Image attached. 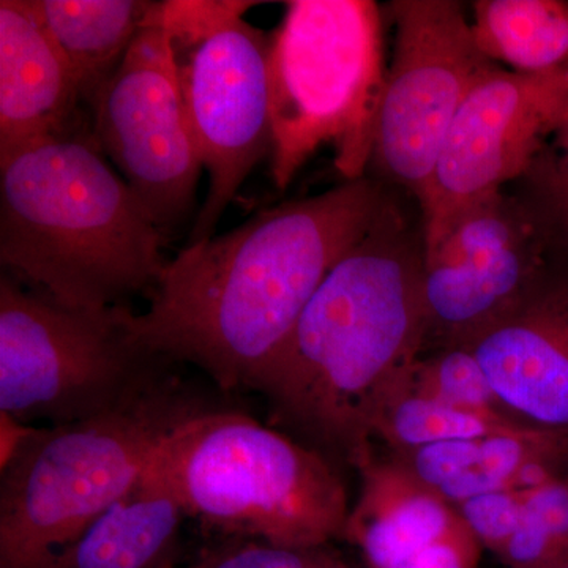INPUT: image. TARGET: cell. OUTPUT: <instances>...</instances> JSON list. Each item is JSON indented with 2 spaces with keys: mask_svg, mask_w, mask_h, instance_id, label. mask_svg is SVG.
Segmentation results:
<instances>
[{
  "mask_svg": "<svg viewBox=\"0 0 568 568\" xmlns=\"http://www.w3.org/2000/svg\"><path fill=\"white\" fill-rule=\"evenodd\" d=\"M387 204L379 183L355 179L183 246L149 308L130 312V334L155 357L196 366L226 394L252 390L325 276Z\"/></svg>",
  "mask_w": 568,
  "mask_h": 568,
  "instance_id": "1",
  "label": "cell"
},
{
  "mask_svg": "<svg viewBox=\"0 0 568 568\" xmlns=\"http://www.w3.org/2000/svg\"><path fill=\"white\" fill-rule=\"evenodd\" d=\"M424 242L390 203L334 265L252 390L313 448L357 469L425 351Z\"/></svg>",
  "mask_w": 568,
  "mask_h": 568,
  "instance_id": "2",
  "label": "cell"
},
{
  "mask_svg": "<svg viewBox=\"0 0 568 568\" xmlns=\"http://www.w3.org/2000/svg\"><path fill=\"white\" fill-rule=\"evenodd\" d=\"M164 242L93 134L0 156V263L59 304L97 312L152 291Z\"/></svg>",
  "mask_w": 568,
  "mask_h": 568,
  "instance_id": "3",
  "label": "cell"
},
{
  "mask_svg": "<svg viewBox=\"0 0 568 568\" xmlns=\"http://www.w3.org/2000/svg\"><path fill=\"white\" fill-rule=\"evenodd\" d=\"M144 476L205 528L276 547L324 548L345 538L353 507L331 458L246 414L213 406L163 437Z\"/></svg>",
  "mask_w": 568,
  "mask_h": 568,
  "instance_id": "4",
  "label": "cell"
},
{
  "mask_svg": "<svg viewBox=\"0 0 568 568\" xmlns=\"http://www.w3.org/2000/svg\"><path fill=\"white\" fill-rule=\"evenodd\" d=\"M211 407L181 377L71 424L37 426L2 465L0 568H52L144 476L163 437Z\"/></svg>",
  "mask_w": 568,
  "mask_h": 568,
  "instance_id": "5",
  "label": "cell"
},
{
  "mask_svg": "<svg viewBox=\"0 0 568 568\" xmlns=\"http://www.w3.org/2000/svg\"><path fill=\"white\" fill-rule=\"evenodd\" d=\"M383 17L372 0H291L271 36V170L284 190L331 145L345 181L365 178L386 84Z\"/></svg>",
  "mask_w": 568,
  "mask_h": 568,
  "instance_id": "6",
  "label": "cell"
},
{
  "mask_svg": "<svg viewBox=\"0 0 568 568\" xmlns=\"http://www.w3.org/2000/svg\"><path fill=\"white\" fill-rule=\"evenodd\" d=\"M129 306L71 308L0 275V414L24 425L106 413L173 375L134 342Z\"/></svg>",
  "mask_w": 568,
  "mask_h": 568,
  "instance_id": "7",
  "label": "cell"
},
{
  "mask_svg": "<svg viewBox=\"0 0 568 568\" xmlns=\"http://www.w3.org/2000/svg\"><path fill=\"white\" fill-rule=\"evenodd\" d=\"M257 2L164 0L183 103L209 190L186 245L215 235L245 179L271 153V36L245 20Z\"/></svg>",
  "mask_w": 568,
  "mask_h": 568,
  "instance_id": "8",
  "label": "cell"
},
{
  "mask_svg": "<svg viewBox=\"0 0 568 568\" xmlns=\"http://www.w3.org/2000/svg\"><path fill=\"white\" fill-rule=\"evenodd\" d=\"M394 52L377 112L372 162L424 196L440 145L478 77L496 67L455 0H396Z\"/></svg>",
  "mask_w": 568,
  "mask_h": 568,
  "instance_id": "9",
  "label": "cell"
},
{
  "mask_svg": "<svg viewBox=\"0 0 568 568\" xmlns=\"http://www.w3.org/2000/svg\"><path fill=\"white\" fill-rule=\"evenodd\" d=\"M568 99V63L545 73L493 67L459 104L440 145L422 212L424 254L474 205L517 183L555 129Z\"/></svg>",
  "mask_w": 568,
  "mask_h": 568,
  "instance_id": "10",
  "label": "cell"
},
{
  "mask_svg": "<svg viewBox=\"0 0 568 568\" xmlns=\"http://www.w3.org/2000/svg\"><path fill=\"white\" fill-rule=\"evenodd\" d=\"M92 112L93 140L166 237L192 215L204 166L160 2Z\"/></svg>",
  "mask_w": 568,
  "mask_h": 568,
  "instance_id": "11",
  "label": "cell"
},
{
  "mask_svg": "<svg viewBox=\"0 0 568 568\" xmlns=\"http://www.w3.org/2000/svg\"><path fill=\"white\" fill-rule=\"evenodd\" d=\"M544 237L515 194L474 205L433 252L424 254L426 339L465 346L538 286Z\"/></svg>",
  "mask_w": 568,
  "mask_h": 568,
  "instance_id": "12",
  "label": "cell"
},
{
  "mask_svg": "<svg viewBox=\"0 0 568 568\" xmlns=\"http://www.w3.org/2000/svg\"><path fill=\"white\" fill-rule=\"evenodd\" d=\"M465 347L511 417L568 436V284L541 282Z\"/></svg>",
  "mask_w": 568,
  "mask_h": 568,
  "instance_id": "13",
  "label": "cell"
},
{
  "mask_svg": "<svg viewBox=\"0 0 568 568\" xmlns=\"http://www.w3.org/2000/svg\"><path fill=\"white\" fill-rule=\"evenodd\" d=\"M78 82L32 0H0V156L78 136Z\"/></svg>",
  "mask_w": 568,
  "mask_h": 568,
  "instance_id": "14",
  "label": "cell"
},
{
  "mask_svg": "<svg viewBox=\"0 0 568 568\" xmlns=\"http://www.w3.org/2000/svg\"><path fill=\"white\" fill-rule=\"evenodd\" d=\"M357 470L361 493L351 507L345 538L361 549L366 567H395L465 525L457 508L395 458L372 454Z\"/></svg>",
  "mask_w": 568,
  "mask_h": 568,
  "instance_id": "15",
  "label": "cell"
},
{
  "mask_svg": "<svg viewBox=\"0 0 568 568\" xmlns=\"http://www.w3.org/2000/svg\"><path fill=\"white\" fill-rule=\"evenodd\" d=\"M185 514L166 488L145 476L112 504L52 568H166L174 566Z\"/></svg>",
  "mask_w": 568,
  "mask_h": 568,
  "instance_id": "16",
  "label": "cell"
},
{
  "mask_svg": "<svg viewBox=\"0 0 568 568\" xmlns=\"http://www.w3.org/2000/svg\"><path fill=\"white\" fill-rule=\"evenodd\" d=\"M149 0H32L93 111L104 85L151 20Z\"/></svg>",
  "mask_w": 568,
  "mask_h": 568,
  "instance_id": "17",
  "label": "cell"
},
{
  "mask_svg": "<svg viewBox=\"0 0 568 568\" xmlns=\"http://www.w3.org/2000/svg\"><path fill=\"white\" fill-rule=\"evenodd\" d=\"M474 37L485 58L517 73H545L568 63V2L478 0Z\"/></svg>",
  "mask_w": 568,
  "mask_h": 568,
  "instance_id": "18",
  "label": "cell"
},
{
  "mask_svg": "<svg viewBox=\"0 0 568 568\" xmlns=\"http://www.w3.org/2000/svg\"><path fill=\"white\" fill-rule=\"evenodd\" d=\"M530 428L506 414L463 409L406 390L387 407L376 428L394 454L444 440L485 439Z\"/></svg>",
  "mask_w": 568,
  "mask_h": 568,
  "instance_id": "19",
  "label": "cell"
},
{
  "mask_svg": "<svg viewBox=\"0 0 568 568\" xmlns=\"http://www.w3.org/2000/svg\"><path fill=\"white\" fill-rule=\"evenodd\" d=\"M515 193L547 246L568 252V99Z\"/></svg>",
  "mask_w": 568,
  "mask_h": 568,
  "instance_id": "20",
  "label": "cell"
},
{
  "mask_svg": "<svg viewBox=\"0 0 568 568\" xmlns=\"http://www.w3.org/2000/svg\"><path fill=\"white\" fill-rule=\"evenodd\" d=\"M525 507L514 536L500 551L508 568H534L568 552V484L551 478L521 489Z\"/></svg>",
  "mask_w": 568,
  "mask_h": 568,
  "instance_id": "21",
  "label": "cell"
},
{
  "mask_svg": "<svg viewBox=\"0 0 568 568\" xmlns=\"http://www.w3.org/2000/svg\"><path fill=\"white\" fill-rule=\"evenodd\" d=\"M407 390L463 409L510 416L489 386L477 358L465 346L446 347L426 358L422 355Z\"/></svg>",
  "mask_w": 568,
  "mask_h": 568,
  "instance_id": "22",
  "label": "cell"
},
{
  "mask_svg": "<svg viewBox=\"0 0 568 568\" xmlns=\"http://www.w3.org/2000/svg\"><path fill=\"white\" fill-rule=\"evenodd\" d=\"M233 538L207 549L189 568H335L342 562L325 547L286 548L253 538Z\"/></svg>",
  "mask_w": 568,
  "mask_h": 568,
  "instance_id": "23",
  "label": "cell"
},
{
  "mask_svg": "<svg viewBox=\"0 0 568 568\" xmlns=\"http://www.w3.org/2000/svg\"><path fill=\"white\" fill-rule=\"evenodd\" d=\"M525 493L517 488L497 489L455 506L481 547L500 555L523 518Z\"/></svg>",
  "mask_w": 568,
  "mask_h": 568,
  "instance_id": "24",
  "label": "cell"
},
{
  "mask_svg": "<svg viewBox=\"0 0 568 568\" xmlns=\"http://www.w3.org/2000/svg\"><path fill=\"white\" fill-rule=\"evenodd\" d=\"M480 457L481 439L444 440L394 454L399 465L433 491L454 478L473 473Z\"/></svg>",
  "mask_w": 568,
  "mask_h": 568,
  "instance_id": "25",
  "label": "cell"
},
{
  "mask_svg": "<svg viewBox=\"0 0 568 568\" xmlns=\"http://www.w3.org/2000/svg\"><path fill=\"white\" fill-rule=\"evenodd\" d=\"M481 548L465 523L462 528L418 549L392 568H477Z\"/></svg>",
  "mask_w": 568,
  "mask_h": 568,
  "instance_id": "26",
  "label": "cell"
},
{
  "mask_svg": "<svg viewBox=\"0 0 568 568\" xmlns=\"http://www.w3.org/2000/svg\"><path fill=\"white\" fill-rule=\"evenodd\" d=\"M534 568H568V552H566V555L559 556V558L549 560V562L544 564V566Z\"/></svg>",
  "mask_w": 568,
  "mask_h": 568,
  "instance_id": "27",
  "label": "cell"
},
{
  "mask_svg": "<svg viewBox=\"0 0 568 568\" xmlns=\"http://www.w3.org/2000/svg\"><path fill=\"white\" fill-rule=\"evenodd\" d=\"M335 568H349V567H347V564L343 562V560H342V562H339L338 566H336Z\"/></svg>",
  "mask_w": 568,
  "mask_h": 568,
  "instance_id": "28",
  "label": "cell"
},
{
  "mask_svg": "<svg viewBox=\"0 0 568 568\" xmlns=\"http://www.w3.org/2000/svg\"><path fill=\"white\" fill-rule=\"evenodd\" d=\"M166 568H175V566H170V567H166Z\"/></svg>",
  "mask_w": 568,
  "mask_h": 568,
  "instance_id": "29",
  "label": "cell"
}]
</instances>
